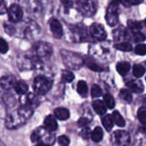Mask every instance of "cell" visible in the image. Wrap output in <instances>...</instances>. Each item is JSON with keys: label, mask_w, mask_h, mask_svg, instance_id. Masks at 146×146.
<instances>
[{"label": "cell", "mask_w": 146, "mask_h": 146, "mask_svg": "<svg viewBox=\"0 0 146 146\" xmlns=\"http://www.w3.org/2000/svg\"><path fill=\"white\" fill-rule=\"evenodd\" d=\"M9 50L8 43L2 38H0V53H6Z\"/></svg>", "instance_id": "836d02e7"}, {"label": "cell", "mask_w": 146, "mask_h": 146, "mask_svg": "<svg viewBox=\"0 0 146 146\" xmlns=\"http://www.w3.org/2000/svg\"><path fill=\"white\" fill-rule=\"evenodd\" d=\"M4 30L9 34V35H14L15 33H16V27H15L12 25H9V24H5L4 25Z\"/></svg>", "instance_id": "8d00e7d4"}, {"label": "cell", "mask_w": 146, "mask_h": 146, "mask_svg": "<svg viewBox=\"0 0 146 146\" xmlns=\"http://www.w3.org/2000/svg\"><path fill=\"white\" fill-rule=\"evenodd\" d=\"M90 122V121L86 118H80L78 121V125L80 127H84V126H86L88 123Z\"/></svg>", "instance_id": "b9f144b4"}, {"label": "cell", "mask_w": 146, "mask_h": 146, "mask_svg": "<svg viewBox=\"0 0 146 146\" xmlns=\"http://www.w3.org/2000/svg\"><path fill=\"white\" fill-rule=\"evenodd\" d=\"M36 146H50L47 144H44V143H38V145Z\"/></svg>", "instance_id": "f6af8a7d"}, {"label": "cell", "mask_w": 146, "mask_h": 146, "mask_svg": "<svg viewBox=\"0 0 146 146\" xmlns=\"http://www.w3.org/2000/svg\"><path fill=\"white\" fill-rule=\"evenodd\" d=\"M69 143H70L69 139L67 136L62 135L58 138V144L60 146H68Z\"/></svg>", "instance_id": "e575fe53"}, {"label": "cell", "mask_w": 146, "mask_h": 146, "mask_svg": "<svg viewBox=\"0 0 146 146\" xmlns=\"http://www.w3.org/2000/svg\"><path fill=\"white\" fill-rule=\"evenodd\" d=\"M8 17L11 22H19L23 17V12L21 6L17 4H12L8 9Z\"/></svg>", "instance_id": "9c48e42d"}, {"label": "cell", "mask_w": 146, "mask_h": 146, "mask_svg": "<svg viewBox=\"0 0 146 146\" xmlns=\"http://www.w3.org/2000/svg\"><path fill=\"white\" fill-rule=\"evenodd\" d=\"M142 2H143V0H122L123 4L125 6H127V7H130V6H133V5L139 4Z\"/></svg>", "instance_id": "d590c367"}, {"label": "cell", "mask_w": 146, "mask_h": 146, "mask_svg": "<svg viewBox=\"0 0 146 146\" xmlns=\"http://www.w3.org/2000/svg\"><path fill=\"white\" fill-rule=\"evenodd\" d=\"M15 83H16V80L13 75L3 76L0 80V86L4 90H9L11 88H14Z\"/></svg>", "instance_id": "4fadbf2b"}, {"label": "cell", "mask_w": 146, "mask_h": 146, "mask_svg": "<svg viewBox=\"0 0 146 146\" xmlns=\"http://www.w3.org/2000/svg\"><path fill=\"white\" fill-rule=\"evenodd\" d=\"M42 66L40 59L37 56H23L18 58V67L21 69H35L39 68Z\"/></svg>", "instance_id": "7a4b0ae2"}, {"label": "cell", "mask_w": 146, "mask_h": 146, "mask_svg": "<svg viewBox=\"0 0 146 146\" xmlns=\"http://www.w3.org/2000/svg\"><path fill=\"white\" fill-rule=\"evenodd\" d=\"M62 3V5L63 7L65 8H72L74 6V0H61Z\"/></svg>", "instance_id": "74e56055"}, {"label": "cell", "mask_w": 146, "mask_h": 146, "mask_svg": "<svg viewBox=\"0 0 146 146\" xmlns=\"http://www.w3.org/2000/svg\"><path fill=\"white\" fill-rule=\"evenodd\" d=\"M145 80H146V78H145Z\"/></svg>", "instance_id": "c3c4849f"}, {"label": "cell", "mask_w": 146, "mask_h": 146, "mask_svg": "<svg viewBox=\"0 0 146 146\" xmlns=\"http://www.w3.org/2000/svg\"><path fill=\"white\" fill-rule=\"evenodd\" d=\"M112 118H113V121L114 122L119 126V127H124L126 122H125V120L123 119V117L121 116V115L118 112V111H114L113 115H112Z\"/></svg>", "instance_id": "603a6c76"}, {"label": "cell", "mask_w": 146, "mask_h": 146, "mask_svg": "<svg viewBox=\"0 0 146 146\" xmlns=\"http://www.w3.org/2000/svg\"><path fill=\"white\" fill-rule=\"evenodd\" d=\"M134 39H135V41H137V42H139V41H143V40H145V36H144L141 33L138 32V33H135Z\"/></svg>", "instance_id": "60d3db41"}, {"label": "cell", "mask_w": 146, "mask_h": 146, "mask_svg": "<svg viewBox=\"0 0 146 146\" xmlns=\"http://www.w3.org/2000/svg\"><path fill=\"white\" fill-rule=\"evenodd\" d=\"M113 144L116 146H127L130 143V136L125 131H115L112 135Z\"/></svg>", "instance_id": "ba28073f"}, {"label": "cell", "mask_w": 146, "mask_h": 146, "mask_svg": "<svg viewBox=\"0 0 146 146\" xmlns=\"http://www.w3.org/2000/svg\"><path fill=\"white\" fill-rule=\"evenodd\" d=\"M120 97L121 98L122 100H124L127 103H131L133 101V96L131 92L127 90L122 89L120 92Z\"/></svg>", "instance_id": "484cf974"}, {"label": "cell", "mask_w": 146, "mask_h": 146, "mask_svg": "<svg viewBox=\"0 0 146 146\" xmlns=\"http://www.w3.org/2000/svg\"><path fill=\"white\" fill-rule=\"evenodd\" d=\"M62 79L65 82H71L74 79V74L68 70H64L62 74Z\"/></svg>", "instance_id": "83f0119b"}, {"label": "cell", "mask_w": 146, "mask_h": 146, "mask_svg": "<svg viewBox=\"0 0 146 146\" xmlns=\"http://www.w3.org/2000/svg\"><path fill=\"white\" fill-rule=\"evenodd\" d=\"M21 3L25 9L35 18L39 17L44 10L39 0H21Z\"/></svg>", "instance_id": "8992f818"}, {"label": "cell", "mask_w": 146, "mask_h": 146, "mask_svg": "<svg viewBox=\"0 0 146 146\" xmlns=\"http://www.w3.org/2000/svg\"><path fill=\"white\" fill-rule=\"evenodd\" d=\"M135 52H136V54L140 55V56L146 55V44H138L135 48Z\"/></svg>", "instance_id": "d6a6232c"}, {"label": "cell", "mask_w": 146, "mask_h": 146, "mask_svg": "<svg viewBox=\"0 0 146 146\" xmlns=\"http://www.w3.org/2000/svg\"><path fill=\"white\" fill-rule=\"evenodd\" d=\"M103 137H104V132H103L102 128L99 127H97L92 133V140L94 142H100L103 139Z\"/></svg>", "instance_id": "44dd1931"}, {"label": "cell", "mask_w": 146, "mask_h": 146, "mask_svg": "<svg viewBox=\"0 0 146 146\" xmlns=\"http://www.w3.org/2000/svg\"><path fill=\"white\" fill-rule=\"evenodd\" d=\"M6 11L7 8L4 0H0V15H3L4 13H6Z\"/></svg>", "instance_id": "ab89813d"}, {"label": "cell", "mask_w": 146, "mask_h": 146, "mask_svg": "<svg viewBox=\"0 0 146 146\" xmlns=\"http://www.w3.org/2000/svg\"><path fill=\"white\" fill-rule=\"evenodd\" d=\"M105 18L110 26H115L118 22V6L113 3L110 4L108 8Z\"/></svg>", "instance_id": "8fae6325"}, {"label": "cell", "mask_w": 146, "mask_h": 146, "mask_svg": "<svg viewBox=\"0 0 146 146\" xmlns=\"http://www.w3.org/2000/svg\"><path fill=\"white\" fill-rule=\"evenodd\" d=\"M52 45L47 42H38L33 48V55L37 56L38 59L49 58L52 54Z\"/></svg>", "instance_id": "3957f363"}, {"label": "cell", "mask_w": 146, "mask_h": 146, "mask_svg": "<svg viewBox=\"0 0 146 146\" xmlns=\"http://www.w3.org/2000/svg\"><path fill=\"white\" fill-rule=\"evenodd\" d=\"M140 132L144 134H146V124H143V126L139 128Z\"/></svg>", "instance_id": "7bdbcfd3"}, {"label": "cell", "mask_w": 146, "mask_h": 146, "mask_svg": "<svg viewBox=\"0 0 146 146\" xmlns=\"http://www.w3.org/2000/svg\"><path fill=\"white\" fill-rule=\"evenodd\" d=\"M20 36L28 40H33L40 34V27L33 20H27L23 21L19 27Z\"/></svg>", "instance_id": "6da1fadb"}, {"label": "cell", "mask_w": 146, "mask_h": 146, "mask_svg": "<svg viewBox=\"0 0 146 146\" xmlns=\"http://www.w3.org/2000/svg\"><path fill=\"white\" fill-rule=\"evenodd\" d=\"M104 103L105 104V105L109 108V109H113L115 108V98L109 93L105 94L104 96Z\"/></svg>", "instance_id": "cb8c5ba5"}, {"label": "cell", "mask_w": 146, "mask_h": 146, "mask_svg": "<svg viewBox=\"0 0 146 146\" xmlns=\"http://www.w3.org/2000/svg\"><path fill=\"white\" fill-rule=\"evenodd\" d=\"M44 125L45 129L50 132H53L57 129V122L52 115H48L45 117Z\"/></svg>", "instance_id": "5bb4252c"}, {"label": "cell", "mask_w": 146, "mask_h": 146, "mask_svg": "<svg viewBox=\"0 0 146 146\" xmlns=\"http://www.w3.org/2000/svg\"><path fill=\"white\" fill-rule=\"evenodd\" d=\"M128 27H130V29L133 32L138 33L139 31V29L141 28V24L136 21H128Z\"/></svg>", "instance_id": "4dcf8cb0"}, {"label": "cell", "mask_w": 146, "mask_h": 146, "mask_svg": "<svg viewBox=\"0 0 146 146\" xmlns=\"http://www.w3.org/2000/svg\"><path fill=\"white\" fill-rule=\"evenodd\" d=\"M86 65H87V67H88L90 69H92V70H93V71H96V72H102V71L104 70V68H103L102 67H100L98 64H97L96 62H92V60L87 61V62H86Z\"/></svg>", "instance_id": "f1b7e54d"}, {"label": "cell", "mask_w": 146, "mask_h": 146, "mask_svg": "<svg viewBox=\"0 0 146 146\" xmlns=\"http://www.w3.org/2000/svg\"><path fill=\"white\" fill-rule=\"evenodd\" d=\"M52 82L44 76H38L34 79L33 88L38 95L46 94L51 88Z\"/></svg>", "instance_id": "277c9868"}, {"label": "cell", "mask_w": 146, "mask_h": 146, "mask_svg": "<svg viewBox=\"0 0 146 146\" xmlns=\"http://www.w3.org/2000/svg\"><path fill=\"white\" fill-rule=\"evenodd\" d=\"M130 63L127 62H120L116 64V70L121 75H125L126 74H127L130 70Z\"/></svg>", "instance_id": "d6986e66"}, {"label": "cell", "mask_w": 146, "mask_h": 146, "mask_svg": "<svg viewBox=\"0 0 146 146\" xmlns=\"http://www.w3.org/2000/svg\"><path fill=\"white\" fill-rule=\"evenodd\" d=\"M127 86L132 92H134L137 93L142 92L144 91V86H143L142 83L139 82V81H135V80L129 81V82H127Z\"/></svg>", "instance_id": "e0dca14e"}, {"label": "cell", "mask_w": 146, "mask_h": 146, "mask_svg": "<svg viewBox=\"0 0 146 146\" xmlns=\"http://www.w3.org/2000/svg\"><path fill=\"white\" fill-rule=\"evenodd\" d=\"M0 146H3V145H2V143L0 142Z\"/></svg>", "instance_id": "bcb514c9"}, {"label": "cell", "mask_w": 146, "mask_h": 146, "mask_svg": "<svg viewBox=\"0 0 146 146\" xmlns=\"http://www.w3.org/2000/svg\"><path fill=\"white\" fill-rule=\"evenodd\" d=\"M25 121H26V120L20 115V113L17 110V111L12 113L11 115H9L7 117V119L5 121V125H6V127L8 128L13 129V128L20 127Z\"/></svg>", "instance_id": "52a82bcc"}, {"label": "cell", "mask_w": 146, "mask_h": 146, "mask_svg": "<svg viewBox=\"0 0 146 146\" xmlns=\"http://www.w3.org/2000/svg\"><path fill=\"white\" fill-rule=\"evenodd\" d=\"M91 93H92V96L93 98H98V97H100L102 95V90L98 85H93L92 86Z\"/></svg>", "instance_id": "1f68e13d"}, {"label": "cell", "mask_w": 146, "mask_h": 146, "mask_svg": "<svg viewBox=\"0 0 146 146\" xmlns=\"http://www.w3.org/2000/svg\"><path fill=\"white\" fill-rule=\"evenodd\" d=\"M14 89L17 94L25 95L27 92L28 87H27V85L24 81H16V83L14 86Z\"/></svg>", "instance_id": "ac0fdd59"}, {"label": "cell", "mask_w": 146, "mask_h": 146, "mask_svg": "<svg viewBox=\"0 0 146 146\" xmlns=\"http://www.w3.org/2000/svg\"><path fill=\"white\" fill-rule=\"evenodd\" d=\"M77 92L82 97H86L87 95L88 87H87V85L85 81H83V80L79 81L78 86H77Z\"/></svg>", "instance_id": "7402d4cb"}, {"label": "cell", "mask_w": 146, "mask_h": 146, "mask_svg": "<svg viewBox=\"0 0 146 146\" xmlns=\"http://www.w3.org/2000/svg\"><path fill=\"white\" fill-rule=\"evenodd\" d=\"M115 49H117L119 50H121V51H130V50H132V45L127 42L116 44H115Z\"/></svg>", "instance_id": "4316f807"}, {"label": "cell", "mask_w": 146, "mask_h": 146, "mask_svg": "<svg viewBox=\"0 0 146 146\" xmlns=\"http://www.w3.org/2000/svg\"><path fill=\"white\" fill-rule=\"evenodd\" d=\"M55 116L61 121H65L69 117V111L64 108H57L54 111Z\"/></svg>", "instance_id": "9a60e30c"}, {"label": "cell", "mask_w": 146, "mask_h": 146, "mask_svg": "<svg viewBox=\"0 0 146 146\" xmlns=\"http://www.w3.org/2000/svg\"><path fill=\"white\" fill-rule=\"evenodd\" d=\"M92 106H93V109L94 110L96 111L97 114L98 115H104L105 114L106 112V105L105 104L101 101V100H95L92 104Z\"/></svg>", "instance_id": "2e32d148"}, {"label": "cell", "mask_w": 146, "mask_h": 146, "mask_svg": "<svg viewBox=\"0 0 146 146\" xmlns=\"http://www.w3.org/2000/svg\"><path fill=\"white\" fill-rule=\"evenodd\" d=\"M61 56L62 57L63 62L68 68H79L81 65L82 60L75 53H73V52L62 50H61Z\"/></svg>", "instance_id": "5b68a950"}, {"label": "cell", "mask_w": 146, "mask_h": 146, "mask_svg": "<svg viewBox=\"0 0 146 146\" xmlns=\"http://www.w3.org/2000/svg\"><path fill=\"white\" fill-rule=\"evenodd\" d=\"M138 117L142 124H146V107H141L139 110Z\"/></svg>", "instance_id": "f546056e"}, {"label": "cell", "mask_w": 146, "mask_h": 146, "mask_svg": "<svg viewBox=\"0 0 146 146\" xmlns=\"http://www.w3.org/2000/svg\"><path fill=\"white\" fill-rule=\"evenodd\" d=\"M121 2H122V0H112V3L113 4H115V5H118Z\"/></svg>", "instance_id": "ee69618b"}, {"label": "cell", "mask_w": 146, "mask_h": 146, "mask_svg": "<svg viewBox=\"0 0 146 146\" xmlns=\"http://www.w3.org/2000/svg\"><path fill=\"white\" fill-rule=\"evenodd\" d=\"M90 35L93 39L99 40V41L104 40L107 36L104 28L103 27L101 24H98V23H94L91 26Z\"/></svg>", "instance_id": "30bf717a"}, {"label": "cell", "mask_w": 146, "mask_h": 146, "mask_svg": "<svg viewBox=\"0 0 146 146\" xmlns=\"http://www.w3.org/2000/svg\"><path fill=\"white\" fill-rule=\"evenodd\" d=\"M145 26H146V19H145Z\"/></svg>", "instance_id": "7dc6e473"}, {"label": "cell", "mask_w": 146, "mask_h": 146, "mask_svg": "<svg viewBox=\"0 0 146 146\" xmlns=\"http://www.w3.org/2000/svg\"><path fill=\"white\" fill-rule=\"evenodd\" d=\"M49 23H50V31H51L53 36L56 38H60L63 34L62 27L60 21L56 18H52V19H50Z\"/></svg>", "instance_id": "7c38bea8"}, {"label": "cell", "mask_w": 146, "mask_h": 146, "mask_svg": "<svg viewBox=\"0 0 146 146\" xmlns=\"http://www.w3.org/2000/svg\"><path fill=\"white\" fill-rule=\"evenodd\" d=\"M102 123H103V126L104 127V128L107 131H109V132L111 131L112 128H113V127H114V121H113L112 115H107L104 117H103Z\"/></svg>", "instance_id": "ffe728a7"}, {"label": "cell", "mask_w": 146, "mask_h": 146, "mask_svg": "<svg viewBox=\"0 0 146 146\" xmlns=\"http://www.w3.org/2000/svg\"><path fill=\"white\" fill-rule=\"evenodd\" d=\"M145 73V68L144 66L139 65V64H136L133 66V74L135 77L139 78L141 76H143Z\"/></svg>", "instance_id": "d4e9b609"}, {"label": "cell", "mask_w": 146, "mask_h": 146, "mask_svg": "<svg viewBox=\"0 0 146 146\" xmlns=\"http://www.w3.org/2000/svg\"><path fill=\"white\" fill-rule=\"evenodd\" d=\"M39 2H40V3L42 5L43 9H47L48 7L50 6L52 0H39Z\"/></svg>", "instance_id": "f35d334b"}]
</instances>
